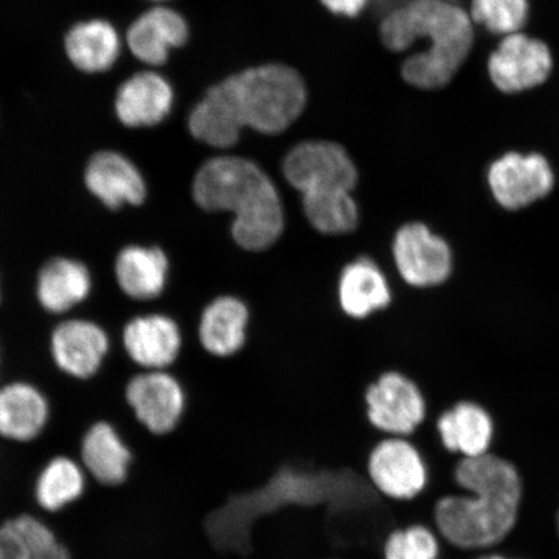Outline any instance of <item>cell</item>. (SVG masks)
<instances>
[{"instance_id": "18", "label": "cell", "mask_w": 559, "mask_h": 559, "mask_svg": "<svg viewBox=\"0 0 559 559\" xmlns=\"http://www.w3.org/2000/svg\"><path fill=\"white\" fill-rule=\"evenodd\" d=\"M174 90L163 75L142 72L122 83L116 97V114L129 128H150L169 116Z\"/></svg>"}, {"instance_id": "9", "label": "cell", "mask_w": 559, "mask_h": 559, "mask_svg": "<svg viewBox=\"0 0 559 559\" xmlns=\"http://www.w3.org/2000/svg\"><path fill=\"white\" fill-rule=\"evenodd\" d=\"M367 474L377 492L396 501L415 499L429 480L421 453L411 440L397 437L377 443L368 459Z\"/></svg>"}, {"instance_id": "30", "label": "cell", "mask_w": 559, "mask_h": 559, "mask_svg": "<svg viewBox=\"0 0 559 559\" xmlns=\"http://www.w3.org/2000/svg\"><path fill=\"white\" fill-rule=\"evenodd\" d=\"M442 540L424 524L397 528L383 544V559H439Z\"/></svg>"}, {"instance_id": "22", "label": "cell", "mask_w": 559, "mask_h": 559, "mask_svg": "<svg viewBox=\"0 0 559 559\" xmlns=\"http://www.w3.org/2000/svg\"><path fill=\"white\" fill-rule=\"evenodd\" d=\"M87 478L80 460L58 454L48 460L35 477V504L46 513L64 512L85 496Z\"/></svg>"}, {"instance_id": "3", "label": "cell", "mask_w": 559, "mask_h": 559, "mask_svg": "<svg viewBox=\"0 0 559 559\" xmlns=\"http://www.w3.org/2000/svg\"><path fill=\"white\" fill-rule=\"evenodd\" d=\"M192 194L206 212H233V236L241 248L260 251L284 229L282 202L260 166L241 157L207 160L195 174Z\"/></svg>"}, {"instance_id": "16", "label": "cell", "mask_w": 559, "mask_h": 559, "mask_svg": "<svg viewBox=\"0 0 559 559\" xmlns=\"http://www.w3.org/2000/svg\"><path fill=\"white\" fill-rule=\"evenodd\" d=\"M123 347L138 366L165 370L178 358L181 333L178 324L166 314H143L126 324Z\"/></svg>"}, {"instance_id": "2", "label": "cell", "mask_w": 559, "mask_h": 559, "mask_svg": "<svg viewBox=\"0 0 559 559\" xmlns=\"http://www.w3.org/2000/svg\"><path fill=\"white\" fill-rule=\"evenodd\" d=\"M380 34L394 52L425 39V51L412 55L402 68L405 82L423 90L450 85L475 45L469 12L454 0H411L383 19Z\"/></svg>"}, {"instance_id": "1", "label": "cell", "mask_w": 559, "mask_h": 559, "mask_svg": "<svg viewBox=\"0 0 559 559\" xmlns=\"http://www.w3.org/2000/svg\"><path fill=\"white\" fill-rule=\"evenodd\" d=\"M453 480L461 493L444 496L435 509L440 539L464 551L486 550L504 542L520 515L523 485L519 469L488 452L460 457Z\"/></svg>"}, {"instance_id": "17", "label": "cell", "mask_w": 559, "mask_h": 559, "mask_svg": "<svg viewBox=\"0 0 559 559\" xmlns=\"http://www.w3.org/2000/svg\"><path fill=\"white\" fill-rule=\"evenodd\" d=\"M436 429L444 450L456 457H478L491 452L495 423L480 404L460 402L436 419Z\"/></svg>"}, {"instance_id": "11", "label": "cell", "mask_w": 559, "mask_h": 559, "mask_svg": "<svg viewBox=\"0 0 559 559\" xmlns=\"http://www.w3.org/2000/svg\"><path fill=\"white\" fill-rule=\"evenodd\" d=\"M394 257L402 277L414 286L439 285L451 275L449 243L421 223H411L397 230Z\"/></svg>"}, {"instance_id": "4", "label": "cell", "mask_w": 559, "mask_h": 559, "mask_svg": "<svg viewBox=\"0 0 559 559\" xmlns=\"http://www.w3.org/2000/svg\"><path fill=\"white\" fill-rule=\"evenodd\" d=\"M239 128L278 134L302 114L305 82L295 69L267 64L243 70L213 87Z\"/></svg>"}, {"instance_id": "7", "label": "cell", "mask_w": 559, "mask_h": 559, "mask_svg": "<svg viewBox=\"0 0 559 559\" xmlns=\"http://www.w3.org/2000/svg\"><path fill=\"white\" fill-rule=\"evenodd\" d=\"M365 402L369 424L386 438L409 439L428 417L421 390L396 372L384 373L370 384Z\"/></svg>"}, {"instance_id": "23", "label": "cell", "mask_w": 559, "mask_h": 559, "mask_svg": "<svg viewBox=\"0 0 559 559\" xmlns=\"http://www.w3.org/2000/svg\"><path fill=\"white\" fill-rule=\"evenodd\" d=\"M93 290V277L85 264L70 258H53L40 270L37 297L44 309L64 313L86 300Z\"/></svg>"}, {"instance_id": "8", "label": "cell", "mask_w": 559, "mask_h": 559, "mask_svg": "<svg viewBox=\"0 0 559 559\" xmlns=\"http://www.w3.org/2000/svg\"><path fill=\"white\" fill-rule=\"evenodd\" d=\"M286 180L299 192H353L358 171L341 145L330 142H307L293 148L285 157Z\"/></svg>"}, {"instance_id": "21", "label": "cell", "mask_w": 559, "mask_h": 559, "mask_svg": "<svg viewBox=\"0 0 559 559\" xmlns=\"http://www.w3.org/2000/svg\"><path fill=\"white\" fill-rule=\"evenodd\" d=\"M169 260L163 250L130 245L117 255L115 274L126 296L151 300L163 295L169 278Z\"/></svg>"}, {"instance_id": "33", "label": "cell", "mask_w": 559, "mask_h": 559, "mask_svg": "<svg viewBox=\"0 0 559 559\" xmlns=\"http://www.w3.org/2000/svg\"><path fill=\"white\" fill-rule=\"evenodd\" d=\"M558 531H559V515H558Z\"/></svg>"}, {"instance_id": "27", "label": "cell", "mask_w": 559, "mask_h": 559, "mask_svg": "<svg viewBox=\"0 0 559 559\" xmlns=\"http://www.w3.org/2000/svg\"><path fill=\"white\" fill-rule=\"evenodd\" d=\"M304 206L307 218L320 233L326 235L347 234L358 225V206L349 191L305 193Z\"/></svg>"}, {"instance_id": "12", "label": "cell", "mask_w": 559, "mask_h": 559, "mask_svg": "<svg viewBox=\"0 0 559 559\" xmlns=\"http://www.w3.org/2000/svg\"><path fill=\"white\" fill-rule=\"evenodd\" d=\"M109 352V337L90 320H68L52 333L51 354L62 372L87 380L99 372Z\"/></svg>"}, {"instance_id": "5", "label": "cell", "mask_w": 559, "mask_h": 559, "mask_svg": "<svg viewBox=\"0 0 559 559\" xmlns=\"http://www.w3.org/2000/svg\"><path fill=\"white\" fill-rule=\"evenodd\" d=\"M556 60L550 46L527 32L507 35L488 52L486 72L502 95L533 93L550 80Z\"/></svg>"}, {"instance_id": "25", "label": "cell", "mask_w": 559, "mask_h": 559, "mask_svg": "<svg viewBox=\"0 0 559 559\" xmlns=\"http://www.w3.org/2000/svg\"><path fill=\"white\" fill-rule=\"evenodd\" d=\"M249 312L240 299L221 297L202 313L199 335L201 345L215 356L234 355L245 344Z\"/></svg>"}, {"instance_id": "28", "label": "cell", "mask_w": 559, "mask_h": 559, "mask_svg": "<svg viewBox=\"0 0 559 559\" xmlns=\"http://www.w3.org/2000/svg\"><path fill=\"white\" fill-rule=\"evenodd\" d=\"M188 126L195 139L214 148H229L239 142L241 134V129L230 117L225 103L213 87L207 91L204 99L195 105Z\"/></svg>"}, {"instance_id": "20", "label": "cell", "mask_w": 559, "mask_h": 559, "mask_svg": "<svg viewBox=\"0 0 559 559\" xmlns=\"http://www.w3.org/2000/svg\"><path fill=\"white\" fill-rule=\"evenodd\" d=\"M0 559H72L50 524L20 513L0 523Z\"/></svg>"}, {"instance_id": "19", "label": "cell", "mask_w": 559, "mask_h": 559, "mask_svg": "<svg viewBox=\"0 0 559 559\" xmlns=\"http://www.w3.org/2000/svg\"><path fill=\"white\" fill-rule=\"evenodd\" d=\"M187 39V21L165 7L143 13L128 33L132 55L150 66L164 64L174 48L185 45Z\"/></svg>"}, {"instance_id": "13", "label": "cell", "mask_w": 559, "mask_h": 559, "mask_svg": "<svg viewBox=\"0 0 559 559\" xmlns=\"http://www.w3.org/2000/svg\"><path fill=\"white\" fill-rule=\"evenodd\" d=\"M85 183L90 193L111 210L142 205L146 198L142 173L128 157L117 152H100L91 158Z\"/></svg>"}, {"instance_id": "29", "label": "cell", "mask_w": 559, "mask_h": 559, "mask_svg": "<svg viewBox=\"0 0 559 559\" xmlns=\"http://www.w3.org/2000/svg\"><path fill=\"white\" fill-rule=\"evenodd\" d=\"M469 15L491 37L526 32L531 20L530 0H471Z\"/></svg>"}, {"instance_id": "10", "label": "cell", "mask_w": 559, "mask_h": 559, "mask_svg": "<svg viewBox=\"0 0 559 559\" xmlns=\"http://www.w3.org/2000/svg\"><path fill=\"white\" fill-rule=\"evenodd\" d=\"M124 394L138 423L153 436L170 435L186 414V391L165 370H146L135 376Z\"/></svg>"}, {"instance_id": "32", "label": "cell", "mask_w": 559, "mask_h": 559, "mask_svg": "<svg viewBox=\"0 0 559 559\" xmlns=\"http://www.w3.org/2000/svg\"><path fill=\"white\" fill-rule=\"evenodd\" d=\"M475 559H509V558L501 556V555L488 554V555L479 556Z\"/></svg>"}, {"instance_id": "26", "label": "cell", "mask_w": 559, "mask_h": 559, "mask_svg": "<svg viewBox=\"0 0 559 559\" xmlns=\"http://www.w3.org/2000/svg\"><path fill=\"white\" fill-rule=\"evenodd\" d=\"M390 299L386 278L373 262L359 260L344 270L340 282V302L349 317L366 318L384 309Z\"/></svg>"}, {"instance_id": "31", "label": "cell", "mask_w": 559, "mask_h": 559, "mask_svg": "<svg viewBox=\"0 0 559 559\" xmlns=\"http://www.w3.org/2000/svg\"><path fill=\"white\" fill-rule=\"evenodd\" d=\"M335 15L355 17L360 15L370 0H320Z\"/></svg>"}, {"instance_id": "14", "label": "cell", "mask_w": 559, "mask_h": 559, "mask_svg": "<svg viewBox=\"0 0 559 559\" xmlns=\"http://www.w3.org/2000/svg\"><path fill=\"white\" fill-rule=\"evenodd\" d=\"M80 461L90 478L115 488L128 481L134 453L115 425L97 421L82 437Z\"/></svg>"}, {"instance_id": "24", "label": "cell", "mask_w": 559, "mask_h": 559, "mask_svg": "<svg viewBox=\"0 0 559 559\" xmlns=\"http://www.w3.org/2000/svg\"><path fill=\"white\" fill-rule=\"evenodd\" d=\"M70 61L86 73L108 70L121 52V39L115 26L103 20L80 23L70 29L66 38Z\"/></svg>"}, {"instance_id": "6", "label": "cell", "mask_w": 559, "mask_h": 559, "mask_svg": "<svg viewBox=\"0 0 559 559\" xmlns=\"http://www.w3.org/2000/svg\"><path fill=\"white\" fill-rule=\"evenodd\" d=\"M487 183L492 198L502 209L516 212L554 192L556 171L544 153L512 150L489 164Z\"/></svg>"}, {"instance_id": "15", "label": "cell", "mask_w": 559, "mask_h": 559, "mask_svg": "<svg viewBox=\"0 0 559 559\" xmlns=\"http://www.w3.org/2000/svg\"><path fill=\"white\" fill-rule=\"evenodd\" d=\"M51 408L38 388L27 382H12L0 388V438L27 444L44 435Z\"/></svg>"}]
</instances>
